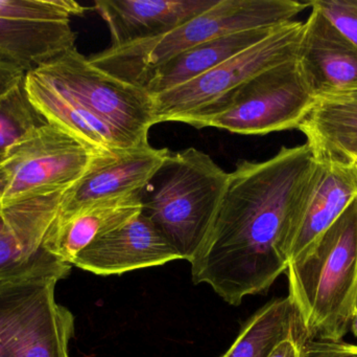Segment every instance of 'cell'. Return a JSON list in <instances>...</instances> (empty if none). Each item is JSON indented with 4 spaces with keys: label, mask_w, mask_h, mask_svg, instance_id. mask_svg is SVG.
Masks as SVG:
<instances>
[{
    "label": "cell",
    "mask_w": 357,
    "mask_h": 357,
    "mask_svg": "<svg viewBox=\"0 0 357 357\" xmlns=\"http://www.w3.org/2000/svg\"><path fill=\"white\" fill-rule=\"evenodd\" d=\"M314 165L307 144L282 147L261 163L239 161L209 236L190 262L193 282L209 285L233 306L268 291L289 268L291 221Z\"/></svg>",
    "instance_id": "1"
},
{
    "label": "cell",
    "mask_w": 357,
    "mask_h": 357,
    "mask_svg": "<svg viewBox=\"0 0 357 357\" xmlns=\"http://www.w3.org/2000/svg\"><path fill=\"white\" fill-rule=\"evenodd\" d=\"M287 275L305 341L341 342L357 314V196Z\"/></svg>",
    "instance_id": "2"
},
{
    "label": "cell",
    "mask_w": 357,
    "mask_h": 357,
    "mask_svg": "<svg viewBox=\"0 0 357 357\" xmlns=\"http://www.w3.org/2000/svg\"><path fill=\"white\" fill-rule=\"evenodd\" d=\"M230 173L195 148L169 152L142 192V213L176 249L192 261L209 236Z\"/></svg>",
    "instance_id": "3"
},
{
    "label": "cell",
    "mask_w": 357,
    "mask_h": 357,
    "mask_svg": "<svg viewBox=\"0 0 357 357\" xmlns=\"http://www.w3.org/2000/svg\"><path fill=\"white\" fill-rule=\"evenodd\" d=\"M310 6L295 0H218L161 37L110 46L88 58L105 73L139 87L157 67L208 40L255 27L291 22Z\"/></svg>",
    "instance_id": "4"
},
{
    "label": "cell",
    "mask_w": 357,
    "mask_h": 357,
    "mask_svg": "<svg viewBox=\"0 0 357 357\" xmlns=\"http://www.w3.org/2000/svg\"><path fill=\"white\" fill-rule=\"evenodd\" d=\"M314 102L297 59H293L252 78L191 126L266 136L298 129Z\"/></svg>",
    "instance_id": "5"
},
{
    "label": "cell",
    "mask_w": 357,
    "mask_h": 357,
    "mask_svg": "<svg viewBox=\"0 0 357 357\" xmlns=\"http://www.w3.org/2000/svg\"><path fill=\"white\" fill-rule=\"evenodd\" d=\"M303 31L302 21L284 23L266 39L211 71L153 96L156 123L181 122L192 125L252 78L297 59Z\"/></svg>",
    "instance_id": "6"
},
{
    "label": "cell",
    "mask_w": 357,
    "mask_h": 357,
    "mask_svg": "<svg viewBox=\"0 0 357 357\" xmlns=\"http://www.w3.org/2000/svg\"><path fill=\"white\" fill-rule=\"evenodd\" d=\"M33 71L135 146L149 145V131L157 123L154 99L144 88L121 81L94 66L75 46Z\"/></svg>",
    "instance_id": "7"
},
{
    "label": "cell",
    "mask_w": 357,
    "mask_h": 357,
    "mask_svg": "<svg viewBox=\"0 0 357 357\" xmlns=\"http://www.w3.org/2000/svg\"><path fill=\"white\" fill-rule=\"evenodd\" d=\"M94 152L56 126H42L15 146L0 165L6 178L0 209L66 191L86 173Z\"/></svg>",
    "instance_id": "8"
},
{
    "label": "cell",
    "mask_w": 357,
    "mask_h": 357,
    "mask_svg": "<svg viewBox=\"0 0 357 357\" xmlns=\"http://www.w3.org/2000/svg\"><path fill=\"white\" fill-rule=\"evenodd\" d=\"M85 10L69 0H0V57L33 71L75 48L70 16Z\"/></svg>",
    "instance_id": "9"
},
{
    "label": "cell",
    "mask_w": 357,
    "mask_h": 357,
    "mask_svg": "<svg viewBox=\"0 0 357 357\" xmlns=\"http://www.w3.org/2000/svg\"><path fill=\"white\" fill-rule=\"evenodd\" d=\"M64 192L0 209V283L33 278L63 280L68 276L71 265L61 262L44 245Z\"/></svg>",
    "instance_id": "10"
},
{
    "label": "cell",
    "mask_w": 357,
    "mask_h": 357,
    "mask_svg": "<svg viewBox=\"0 0 357 357\" xmlns=\"http://www.w3.org/2000/svg\"><path fill=\"white\" fill-rule=\"evenodd\" d=\"M171 151L150 144L94 157L86 173L63 195L59 215L88 205L144 192Z\"/></svg>",
    "instance_id": "11"
},
{
    "label": "cell",
    "mask_w": 357,
    "mask_h": 357,
    "mask_svg": "<svg viewBox=\"0 0 357 357\" xmlns=\"http://www.w3.org/2000/svg\"><path fill=\"white\" fill-rule=\"evenodd\" d=\"M356 196L357 175L352 166L316 159L291 221L289 264L303 259Z\"/></svg>",
    "instance_id": "12"
},
{
    "label": "cell",
    "mask_w": 357,
    "mask_h": 357,
    "mask_svg": "<svg viewBox=\"0 0 357 357\" xmlns=\"http://www.w3.org/2000/svg\"><path fill=\"white\" fill-rule=\"evenodd\" d=\"M304 22L297 62L314 98L357 89V48L314 6Z\"/></svg>",
    "instance_id": "13"
},
{
    "label": "cell",
    "mask_w": 357,
    "mask_h": 357,
    "mask_svg": "<svg viewBox=\"0 0 357 357\" xmlns=\"http://www.w3.org/2000/svg\"><path fill=\"white\" fill-rule=\"evenodd\" d=\"M181 259L176 249L144 214L90 243L73 265L100 276L123 275Z\"/></svg>",
    "instance_id": "14"
},
{
    "label": "cell",
    "mask_w": 357,
    "mask_h": 357,
    "mask_svg": "<svg viewBox=\"0 0 357 357\" xmlns=\"http://www.w3.org/2000/svg\"><path fill=\"white\" fill-rule=\"evenodd\" d=\"M218 0H98L94 8L107 23L111 46L161 37Z\"/></svg>",
    "instance_id": "15"
},
{
    "label": "cell",
    "mask_w": 357,
    "mask_h": 357,
    "mask_svg": "<svg viewBox=\"0 0 357 357\" xmlns=\"http://www.w3.org/2000/svg\"><path fill=\"white\" fill-rule=\"evenodd\" d=\"M23 84L31 104L48 124L64 130L94 152L113 153L138 148L129 138L35 71L26 73Z\"/></svg>",
    "instance_id": "16"
},
{
    "label": "cell",
    "mask_w": 357,
    "mask_h": 357,
    "mask_svg": "<svg viewBox=\"0 0 357 357\" xmlns=\"http://www.w3.org/2000/svg\"><path fill=\"white\" fill-rule=\"evenodd\" d=\"M142 192L88 205L54 220L45 249L63 263L73 265L77 256L98 237L121 228L142 213Z\"/></svg>",
    "instance_id": "17"
},
{
    "label": "cell",
    "mask_w": 357,
    "mask_h": 357,
    "mask_svg": "<svg viewBox=\"0 0 357 357\" xmlns=\"http://www.w3.org/2000/svg\"><path fill=\"white\" fill-rule=\"evenodd\" d=\"M298 130L317 161L352 166L357 159V89L317 99Z\"/></svg>",
    "instance_id": "18"
},
{
    "label": "cell",
    "mask_w": 357,
    "mask_h": 357,
    "mask_svg": "<svg viewBox=\"0 0 357 357\" xmlns=\"http://www.w3.org/2000/svg\"><path fill=\"white\" fill-rule=\"evenodd\" d=\"M280 25L243 29L208 40L157 67L142 88L154 96L187 83L266 39Z\"/></svg>",
    "instance_id": "19"
},
{
    "label": "cell",
    "mask_w": 357,
    "mask_h": 357,
    "mask_svg": "<svg viewBox=\"0 0 357 357\" xmlns=\"http://www.w3.org/2000/svg\"><path fill=\"white\" fill-rule=\"evenodd\" d=\"M75 316L50 291L4 357H70Z\"/></svg>",
    "instance_id": "20"
},
{
    "label": "cell",
    "mask_w": 357,
    "mask_h": 357,
    "mask_svg": "<svg viewBox=\"0 0 357 357\" xmlns=\"http://www.w3.org/2000/svg\"><path fill=\"white\" fill-rule=\"evenodd\" d=\"M301 331L289 298L275 299L250 318L222 357H268L279 343Z\"/></svg>",
    "instance_id": "21"
},
{
    "label": "cell",
    "mask_w": 357,
    "mask_h": 357,
    "mask_svg": "<svg viewBox=\"0 0 357 357\" xmlns=\"http://www.w3.org/2000/svg\"><path fill=\"white\" fill-rule=\"evenodd\" d=\"M59 281L33 278L0 283V357L6 356Z\"/></svg>",
    "instance_id": "22"
},
{
    "label": "cell",
    "mask_w": 357,
    "mask_h": 357,
    "mask_svg": "<svg viewBox=\"0 0 357 357\" xmlns=\"http://www.w3.org/2000/svg\"><path fill=\"white\" fill-rule=\"evenodd\" d=\"M23 83L0 99V165L15 146L48 124L31 104Z\"/></svg>",
    "instance_id": "23"
},
{
    "label": "cell",
    "mask_w": 357,
    "mask_h": 357,
    "mask_svg": "<svg viewBox=\"0 0 357 357\" xmlns=\"http://www.w3.org/2000/svg\"><path fill=\"white\" fill-rule=\"evenodd\" d=\"M310 6L357 48V0H314Z\"/></svg>",
    "instance_id": "24"
},
{
    "label": "cell",
    "mask_w": 357,
    "mask_h": 357,
    "mask_svg": "<svg viewBox=\"0 0 357 357\" xmlns=\"http://www.w3.org/2000/svg\"><path fill=\"white\" fill-rule=\"evenodd\" d=\"M301 357H357V345L342 341L312 340L304 342Z\"/></svg>",
    "instance_id": "25"
},
{
    "label": "cell",
    "mask_w": 357,
    "mask_h": 357,
    "mask_svg": "<svg viewBox=\"0 0 357 357\" xmlns=\"http://www.w3.org/2000/svg\"><path fill=\"white\" fill-rule=\"evenodd\" d=\"M25 75L20 66L0 57V99L17 89L24 82Z\"/></svg>",
    "instance_id": "26"
},
{
    "label": "cell",
    "mask_w": 357,
    "mask_h": 357,
    "mask_svg": "<svg viewBox=\"0 0 357 357\" xmlns=\"http://www.w3.org/2000/svg\"><path fill=\"white\" fill-rule=\"evenodd\" d=\"M305 342L303 333L291 335L279 343L268 357H301L302 345Z\"/></svg>",
    "instance_id": "27"
},
{
    "label": "cell",
    "mask_w": 357,
    "mask_h": 357,
    "mask_svg": "<svg viewBox=\"0 0 357 357\" xmlns=\"http://www.w3.org/2000/svg\"><path fill=\"white\" fill-rule=\"evenodd\" d=\"M350 329H351L352 333L357 337V314L356 318H354V322H352Z\"/></svg>",
    "instance_id": "28"
},
{
    "label": "cell",
    "mask_w": 357,
    "mask_h": 357,
    "mask_svg": "<svg viewBox=\"0 0 357 357\" xmlns=\"http://www.w3.org/2000/svg\"><path fill=\"white\" fill-rule=\"evenodd\" d=\"M4 184H6V178H4L3 174L0 171V194L3 191Z\"/></svg>",
    "instance_id": "29"
},
{
    "label": "cell",
    "mask_w": 357,
    "mask_h": 357,
    "mask_svg": "<svg viewBox=\"0 0 357 357\" xmlns=\"http://www.w3.org/2000/svg\"><path fill=\"white\" fill-rule=\"evenodd\" d=\"M352 167H354V171H356L357 175V159H356V161H354V163H352Z\"/></svg>",
    "instance_id": "30"
}]
</instances>
